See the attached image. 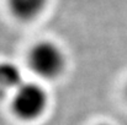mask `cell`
Instances as JSON below:
<instances>
[{
	"label": "cell",
	"mask_w": 127,
	"mask_h": 125,
	"mask_svg": "<svg viewBox=\"0 0 127 125\" xmlns=\"http://www.w3.org/2000/svg\"><path fill=\"white\" fill-rule=\"evenodd\" d=\"M30 70L42 80H56L65 70L67 58L63 49L52 41L37 42L27 54Z\"/></svg>",
	"instance_id": "obj_1"
},
{
	"label": "cell",
	"mask_w": 127,
	"mask_h": 125,
	"mask_svg": "<svg viewBox=\"0 0 127 125\" xmlns=\"http://www.w3.org/2000/svg\"><path fill=\"white\" fill-rule=\"evenodd\" d=\"M48 107V93L42 85L31 81L24 83L12 93L11 110L14 115L26 123L35 122L44 114Z\"/></svg>",
	"instance_id": "obj_2"
},
{
	"label": "cell",
	"mask_w": 127,
	"mask_h": 125,
	"mask_svg": "<svg viewBox=\"0 0 127 125\" xmlns=\"http://www.w3.org/2000/svg\"><path fill=\"white\" fill-rule=\"evenodd\" d=\"M10 14L20 21H32L46 9L48 0H6Z\"/></svg>",
	"instance_id": "obj_3"
},
{
	"label": "cell",
	"mask_w": 127,
	"mask_h": 125,
	"mask_svg": "<svg viewBox=\"0 0 127 125\" xmlns=\"http://www.w3.org/2000/svg\"><path fill=\"white\" fill-rule=\"evenodd\" d=\"M24 83L20 68L12 61H0V96L14 93Z\"/></svg>",
	"instance_id": "obj_4"
},
{
	"label": "cell",
	"mask_w": 127,
	"mask_h": 125,
	"mask_svg": "<svg viewBox=\"0 0 127 125\" xmlns=\"http://www.w3.org/2000/svg\"><path fill=\"white\" fill-rule=\"evenodd\" d=\"M125 94H126V98H127V86H126V89H125Z\"/></svg>",
	"instance_id": "obj_5"
},
{
	"label": "cell",
	"mask_w": 127,
	"mask_h": 125,
	"mask_svg": "<svg viewBox=\"0 0 127 125\" xmlns=\"http://www.w3.org/2000/svg\"><path fill=\"white\" fill-rule=\"evenodd\" d=\"M97 125H109V124H97Z\"/></svg>",
	"instance_id": "obj_6"
}]
</instances>
